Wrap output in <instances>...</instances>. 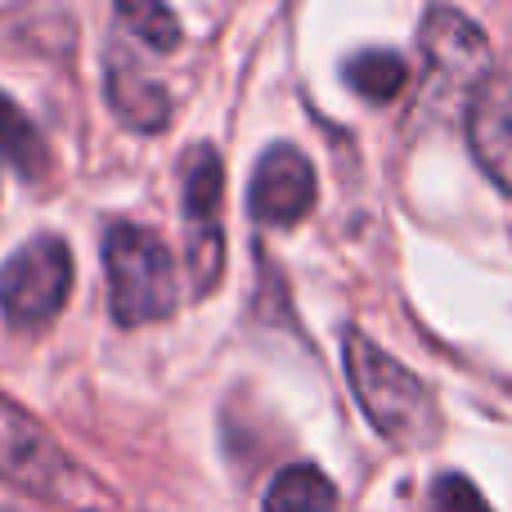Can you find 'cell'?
Wrapping results in <instances>:
<instances>
[{
	"label": "cell",
	"mask_w": 512,
	"mask_h": 512,
	"mask_svg": "<svg viewBox=\"0 0 512 512\" xmlns=\"http://www.w3.org/2000/svg\"><path fill=\"white\" fill-rule=\"evenodd\" d=\"M342 355H346V378H351V391L360 400L364 418L391 445L427 450V445L441 441V409H436L432 387L414 369H405L396 355L382 351L360 328L342 333Z\"/></svg>",
	"instance_id": "obj_1"
},
{
	"label": "cell",
	"mask_w": 512,
	"mask_h": 512,
	"mask_svg": "<svg viewBox=\"0 0 512 512\" xmlns=\"http://www.w3.org/2000/svg\"><path fill=\"white\" fill-rule=\"evenodd\" d=\"M108 310L122 328L158 324L176 310V265L149 225L113 221L104 230Z\"/></svg>",
	"instance_id": "obj_2"
},
{
	"label": "cell",
	"mask_w": 512,
	"mask_h": 512,
	"mask_svg": "<svg viewBox=\"0 0 512 512\" xmlns=\"http://www.w3.org/2000/svg\"><path fill=\"white\" fill-rule=\"evenodd\" d=\"M72 292V252L59 234L18 243L0 265V315L9 328H45L59 319Z\"/></svg>",
	"instance_id": "obj_3"
},
{
	"label": "cell",
	"mask_w": 512,
	"mask_h": 512,
	"mask_svg": "<svg viewBox=\"0 0 512 512\" xmlns=\"http://www.w3.org/2000/svg\"><path fill=\"white\" fill-rule=\"evenodd\" d=\"M0 481L50 504H68L86 486L63 445L9 396H0Z\"/></svg>",
	"instance_id": "obj_4"
},
{
	"label": "cell",
	"mask_w": 512,
	"mask_h": 512,
	"mask_svg": "<svg viewBox=\"0 0 512 512\" xmlns=\"http://www.w3.org/2000/svg\"><path fill=\"white\" fill-rule=\"evenodd\" d=\"M180 203H185V239H189V274H194L198 292H212L225 265V239L216 225V207H221V153L212 144H198L185 153V171H180Z\"/></svg>",
	"instance_id": "obj_5"
},
{
	"label": "cell",
	"mask_w": 512,
	"mask_h": 512,
	"mask_svg": "<svg viewBox=\"0 0 512 512\" xmlns=\"http://www.w3.org/2000/svg\"><path fill=\"white\" fill-rule=\"evenodd\" d=\"M315 207V167L297 144H274L261 153L248 185V212L261 225H297Z\"/></svg>",
	"instance_id": "obj_6"
},
{
	"label": "cell",
	"mask_w": 512,
	"mask_h": 512,
	"mask_svg": "<svg viewBox=\"0 0 512 512\" xmlns=\"http://www.w3.org/2000/svg\"><path fill=\"white\" fill-rule=\"evenodd\" d=\"M418 41H423V54L436 68V77L454 81V86H472V90L490 77V41L463 9L432 5L423 14Z\"/></svg>",
	"instance_id": "obj_7"
},
{
	"label": "cell",
	"mask_w": 512,
	"mask_h": 512,
	"mask_svg": "<svg viewBox=\"0 0 512 512\" xmlns=\"http://www.w3.org/2000/svg\"><path fill=\"white\" fill-rule=\"evenodd\" d=\"M468 144L477 153L481 171L512 194V77L490 72L477 86L468 108Z\"/></svg>",
	"instance_id": "obj_8"
},
{
	"label": "cell",
	"mask_w": 512,
	"mask_h": 512,
	"mask_svg": "<svg viewBox=\"0 0 512 512\" xmlns=\"http://www.w3.org/2000/svg\"><path fill=\"white\" fill-rule=\"evenodd\" d=\"M104 95L113 117L135 135H158L171 122V95L162 81H153L149 72L135 59L108 54V72H104Z\"/></svg>",
	"instance_id": "obj_9"
},
{
	"label": "cell",
	"mask_w": 512,
	"mask_h": 512,
	"mask_svg": "<svg viewBox=\"0 0 512 512\" xmlns=\"http://www.w3.org/2000/svg\"><path fill=\"white\" fill-rule=\"evenodd\" d=\"M0 162L14 167L23 180L50 176V149H45L41 126H36L5 90H0Z\"/></svg>",
	"instance_id": "obj_10"
},
{
	"label": "cell",
	"mask_w": 512,
	"mask_h": 512,
	"mask_svg": "<svg viewBox=\"0 0 512 512\" xmlns=\"http://www.w3.org/2000/svg\"><path fill=\"white\" fill-rule=\"evenodd\" d=\"M261 512H337V486L310 463H288L274 472Z\"/></svg>",
	"instance_id": "obj_11"
},
{
	"label": "cell",
	"mask_w": 512,
	"mask_h": 512,
	"mask_svg": "<svg viewBox=\"0 0 512 512\" xmlns=\"http://www.w3.org/2000/svg\"><path fill=\"white\" fill-rule=\"evenodd\" d=\"M409 68L396 50H360L351 63H346V86L355 90L369 104H387L405 90Z\"/></svg>",
	"instance_id": "obj_12"
},
{
	"label": "cell",
	"mask_w": 512,
	"mask_h": 512,
	"mask_svg": "<svg viewBox=\"0 0 512 512\" xmlns=\"http://www.w3.org/2000/svg\"><path fill=\"white\" fill-rule=\"evenodd\" d=\"M117 18H122V23L158 54H171L180 45V36H185L180 32L176 9L158 5V0H122V5H117Z\"/></svg>",
	"instance_id": "obj_13"
},
{
	"label": "cell",
	"mask_w": 512,
	"mask_h": 512,
	"mask_svg": "<svg viewBox=\"0 0 512 512\" xmlns=\"http://www.w3.org/2000/svg\"><path fill=\"white\" fill-rule=\"evenodd\" d=\"M427 512H490L481 490L472 486L459 472H445L432 481V495H427Z\"/></svg>",
	"instance_id": "obj_14"
}]
</instances>
